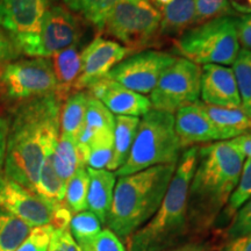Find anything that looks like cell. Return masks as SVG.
I'll return each instance as SVG.
<instances>
[{"label": "cell", "mask_w": 251, "mask_h": 251, "mask_svg": "<svg viewBox=\"0 0 251 251\" xmlns=\"http://www.w3.org/2000/svg\"><path fill=\"white\" fill-rule=\"evenodd\" d=\"M63 100L57 93L25 100L9 122L4 175L35 192L43 162L54 152Z\"/></svg>", "instance_id": "6da1fadb"}, {"label": "cell", "mask_w": 251, "mask_h": 251, "mask_svg": "<svg viewBox=\"0 0 251 251\" xmlns=\"http://www.w3.org/2000/svg\"><path fill=\"white\" fill-rule=\"evenodd\" d=\"M246 157L230 141L198 148L196 170L188 190V225L205 230L214 224L236 187Z\"/></svg>", "instance_id": "7a4b0ae2"}, {"label": "cell", "mask_w": 251, "mask_h": 251, "mask_svg": "<svg viewBox=\"0 0 251 251\" xmlns=\"http://www.w3.org/2000/svg\"><path fill=\"white\" fill-rule=\"evenodd\" d=\"M176 165H157L119 177L106 219L107 228L120 238H129L148 224L161 206Z\"/></svg>", "instance_id": "3957f363"}, {"label": "cell", "mask_w": 251, "mask_h": 251, "mask_svg": "<svg viewBox=\"0 0 251 251\" xmlns=\"http://www.w3.org/2000/svg\"><path fill=\"white\" fill-rule=\"evenodd\" d=\"M197 159L198 147L181 152L158 211L129 237V251H165L187 233L188 190Z\"/></svg>", "instance_id": "277c9868"}, {"label": "cell", "mask_w": 251, "mask_h": 251, "mask_svg": "<svg viewBox=\"0 0 251 251\" xmlns=\"http://www.w3.org/2000/svg\"><path fill=\"white\" fill-rule=\"evenodd\" d=\"M181 149L175 129V114L150 109L140 120L129 155L115 175L122 177L152 166L177 164Z\"/></svg>", "instance_id": "5b68a950"}, {"label": "cell", "mask_w": 251, "mask_h": 251, "mask_svg": "<svg viewBox=\"0 0 251 251\" xmlns=\"http://www.w3.org/2000/svg\"><path fill=\"white\" fill-rule=\"evenodd\" d=\"M237 17H225L188 28L175 39L181 57L196 64L233 65L241 50Z\"/></svg>", "instance_id": "8992f818"}, {"label": "cell", "mask_w": 251, "mask_h": 251, "mask_svg": "<svg viewBox=\"0 0 251 251\" xmlns=\"http://www.w3.org/2000/svg\"><path fill=\"white\" fill-rule=\"evenodd\" d=\"M159 26L161 12L150 0H120L101 31L124 43L131 52H140L156 42Z\"/></svg>", "instance_id": "52a82bcc"}, {"label": "cell", "mask_w": 251, "mask_h": 251, "mask_svg": "<svg viewBox=\"0 0 251 251\" xmlns=\"http://www.w3.org/2000/svg\"><path fill=\"white\" fill-rule=\"evenodd\" d=\"M201 68L186 58L176 59L150 93L153 109L175 114L178 109L199 100Z\"/></svg>", "instance_id": "ba28073f"}, {"label": "cell", "mask_w": 251, "mask_h": 251, "mask_svg": "<svg viewBox=\"0 0 251 251\" xmlns=\"http://www.w3.org/2000/svg\"><path fill=\"white\" fill-rule=\"evenodd\" d=\"M0 84L6 96L21 101L48 96L57 91L51 59L43 57L7 63L0 70Z\"/></svg>", "instance_id": "9c48e42d"}, {"label": "cell", "mask_w": 251, "mask_h": 251, "mask_svg": "<svg viewBox=\"0 0 251 251\" xmlns=\"http://www.w3.org/2000/svg\"><path fill=\"white\" fill-rule=\"evenodd\" d=\"M83 36L80 19L61 5L50 6L43 17L39 34L24 55L49 58L69 47L77 45Z\"/></svg>", "instance_id": "30bf717a"}, {"label": "cell", "mask_w": 251, "mask_h": 251, "mask_svg": "<svg viewBox=\"0 0 251 251\" xmlns=\"http://www.w3.org/2000/svg\"><path fill=\"white\" fill-rule=\"evenodd\" d=\"M177 57L157 50H144L125 58L105 78L140 94L151 93L164 71Z\"/></svg>", "instance_id": "8fae6325"}, {"label": "cell", "mask_w": 251, "mask_h": 251, "mask_svg": "<svg viewBox=\"0 0 251 251\" xmlns=\"http://www.w3.org/2000/svg\"><path fill=\"white\" fill-rule=\"evenodd\" d=\"M50 0H0V29L19 54H24L39 34Z\"/></svg>", "instance_id": "7c38bea8"}, {"label": "cell", "mask_w": 251, "mask_h": 251, "mask_svg": "<svg viewBox=\"0 0 251 251\" xmlns=\"http://www.w3.org/2000/svg\"><path fill=\"white\" fill-rule=\"evenodd\" d=\"M57 203L49 201L0 172V208L23 220L31 228L51 225Z\"/></svg>", "instance_id": "4fadbf2b"}, {"label": "cell", "mask_w": 251, "mask_h": 251, "mask_svg": "<svg viewBox=\"0 0 251 251\" xmlns=\"http://www.w3.org/2000/svg\"><path fill=\"white\" fill-rule=\"evenodd\" d=\"M130 54L129 49L117 41L100 36L94 39L81 50V74L75 85V92L87 90L103 79L115 65Z\"/></svg>", "instance_id": "5bb4252c"}, {"label": "cell", "mask_w": 251, "mask_h": 251, "mask_svg": "<svg viewBox=\"0 0 251 251\" xmlns=\"http://www.w3.org/2000/svg\"><path fill=\"white\" fill-rule=\"evenodd\" d=\"M175 129L181 148L221 141L220 135L200 100L184 106L175 113Z\"/></svg>", "instance_id": "9a60e30c"}, {"label": "cell", "mask_w": 251, "mask_h": 251, "mask_svg": "<svg viewBox=\"0 0 251 251\" xmlns=\"http://www.w3.org/2000/svg\"><path fill=\"white\" fill-rule=\"evenodd\" d=\"M200 97L206 105L241 108L240 93L233 69L219 64L202 65Z\"/></svg>", "instance_id": "2e32d148"}, {"label": "cell", "mask_w": 251, "mask_h": 251, "mask_svg": "<svg viewBox=\"0 0 251 251\" xmlns=\"http://www.w3.org/2000/svg\"><path fill=\"white\" fill-rule=\"evenodd\" d=\"M91 97L101 101L112 114L143 117L151 109V102L143 94L126 89L117 81L103 78L87 89Z\"/></svg>", "instance_id": "e0dca14e"}, {"label": "cell", "mask_w": 251, "mask_h": 251, "mask_svg": "<svg viewBox=\"0 0 251 251\" xmlns=\"http://www.w3.org/2000/svg\"><path fill=\"white\" fill-rule=\"evenodd\" d=\"M90 177L89 192H87V209L97 215L102 225L106 224L113 194H114L117 175L106 170H96L87 168Z\"/></svg>", "instance_id": "ac0fdd59"}, {"label": "cell", "mask_w": 251, "mask_h": 251, "mask_svg": "<svg viewBox=\"0 0 251 251\" xmlns=\"http://www.w3.org/2000/svg\"><path fill=\"white\" fill-rule=\"evenodd\" d=\"M57 81V96L63 101L75 92V85L81 74V50L79 43L62 50L51 57Z\"/></svg>", "instance_id": "d6986e66"}, {"label": "cell", "mask_w": 251, "mask_h": 251, "mask_svg": "<svg viewBox=\"0 0 251 251\" xmlns=\"http://www.w3.org/2000/svg\"><path fill=\"white\" fill-rule=\"evenodd\" d=\"M203 105L221 141L233 140L251 130V119L242 111V108L219 107L206 103Z\"/></svg>", "instance_id": "ffe728a7"}, {"label": "cell", "mask_w": 251, "mask_h": 251, "mask_svg": "<svg viewBox=\"0 0 251 251\" xmlns=\"http://www.w3.org/2000/svg\"><path fill=\"white\" fill-rule=\"evenodd\" d=\"M140 118L117 115L114 117V130H113V155L107 166V170L117 171L125 164L129 155L131 144L134 142Z\"/></svg>", "instance_id": "44dd1931"}, {"label": "cell", "mask_w": 251, "mask_h": 251, "mask_svg": "<svg viewBox=\"0 0 251 251\" xmlns=\"http://www.w3.org/2000/svg\"><path fill=\"white\" fill-rule=\"evenodd\" d=\"M194 0H172L161 11L159 36H179L193 25Z\"/></svg>", "instance_id": "7402d4cb"}, {"label": "cell", "mask_w": 251, "mask_h": 251, "mask_svg": "<svg viewBox=\"0 0 251 251\" xmlns=\"http://www.w3.org/2000/svg\"><path fill=\"white\" fill-rule=\"evenodd\" d=\"M89 98L90 93L87 91H76L67 97L61 108V134L77 141L85 122Z\"/></svg>", "instance_id": "603a6c76"}, {"label": "cell", "mask_w": 251, "mask_h": 251, "mask_svg": "<svg viewBox=\"0 0 251 251\" xmlns=\"http://www.w3.org/2000/svg\"><path fill=\"white\" fill-rule=\"evenodd\" d=\"M52 164L56 172L67 183L80 166H85L81 162L78 151L77 141L65 135L59 134L58 141L52 152Z\"/></svg>", "instance_id": "cb8c5ba5"}, {"label": "cell", "mask_w": 251, "mask_h": 251, "mask_svg": "<svg viewBox=\"0 0 251 251\" xmlns=\"http://www.w3.org/2000/svg\"><path fill=\"white\" fill-rule=\"evenodd\" d=\"M120 0H63L68 9L101 31L109 13Z\"/></svg>", "instance_id": "d4e9b609"}, {"label": "cell", "mask_w": 251, "mask_h": 251, "mask_svg": "<svg viewBox=\"0 0 251 251\" xmlns=\"http://www.w3.org/2000/svg\"><path fill=\"white\" fill-rule=\"evenodd\" d=\"M31 229L23 220L0 208V251H17Z\"/></svg>", "instance_id": "484cf974"}, {"label": "cell", "mask_w": 251, "mask_h": 251, "mask_svg": "<svg viewBox=\"0 0 251 251\" xmlns=\"http://www.w3.org/2000/svg\"><path fill=\"white\" fill-rule=\"evenodd\" d=\"M67 183L56 172L52 164V153L43 162L37 180L35 193L51 202H63Z\"/></svg>", "instance_id": "4316f807"}, {"label": "cell", "mask_w": 251, "mask_h": 251, "mask_svg": "<svg viewBox=\"0 0 251 251\" xmlns=\"http://www.w3.org/2000/svg\"><path fill=\"white\" fill-rule=\"evenodd\" d=\"M90 177L87 166H80L74 176L67 181L64 194V205L72 214L86 211L87 209V192H89Z\"/></svg>", "instance_id": "83f0119b"}, {"label": "cell", "mask_w": 251, "mask_h": 251, "mask_svg": "<svg viewBox=\"0 0 251 251\" xmlns=\"http://www.w3.org/2000/svg\"><path fill=\"white\" fill-rule=\"evenodd\" d=\"M231 69L236 78L241 108L251 119V51L241 48Z\"/></svg>", "instance_id": "f1b7e54d"}, {"label": "cell", "mask_w": 251, "mask_h": 251, "mask_svg": "<svg viewBox=\"0 0 251 251\" xmlns=\"http://www.w3.org/2000/svg\"><path fill=\"white\" fill-rule=\"evenodd\" d=\"M113 130L114 129H102L93 135L89 147L87 168L107 170L113 155Z\"/></svg>", "instance_id": "f546056e"}, {"label": "cell", "mask_w": 251, "mask_h": 251, "mask_svg": "<svg viewBox=\"0 0 251 251\" xmlns=\"http://www.w3.org/2000/svg\"><path fill=\"white\" fill-rule=\"evenodd\" d=\"M251 198V158H247L243 163L240 179L235 190L229 198L227 205L222 211L224 219H233L238 209Z\"/></svg>", "instance_id": "4dcf8cb0"}, {"label": "cell", "mask_w": 251, "mask_h": 251, "mask_svg": "<svg viewBox=\"0 0 251 251\" xmlns=\"http://www.w3.org/2000/svg\"><path fill=\"white\" fill-rule=\"evenodd\" d=\"M236 15L237 13L230 6L229 0H194V26L214 19Z\"/></svg>", "instance_id": "1f68e13d"}, {"label": "cell", "mask_w": 251, "mask_h": 251, "mask_svg": "<svg viewBox=\"0 0 251 251\" xmlns=\"http://www.w3.org/2000/svg\"><path fill=\"white\" fill-rule=\"evenodd\" d=\"M101 225L97 215L86 209L72 215L69 224V230L75 241L80 244L98 235L102 230Z\"/></svg>", "instance_id": "d6a6232c"}, {"label": "cell", "mask_w": 251, "mask_h": 251, "mask_svg": "<svg viewBox=\"0 0 251 251\" xmlns=\"http://www.w3.org/2000/svg\"><path fill=\"white\" fill-rule=\"evenodd\" d=\"M79 247L81 251H127L121 238L108 228L102 229L98 235L80 243Z\"/></svg>", "instance_id": "836d02e7"}, {"label": "cell", "mask_w": 251, "mask_h": 251, "mask_svg": "<svg viewBox=\"0 0 251 251\" xmlns=\"http://www.w3.org/2000/svg\"><path fill=\"white\" fill-rule=\"evenodd\" d=\"M52 231H54L52 225L33 228L17 251H48Z\"/></svg>", "instance_id": "e575fe53"}, {"label": "cell", "mask_w": 251, "mask_h": 251, "mask_svg": "<svg viewBox=\"0 0 251 251\" xmlns=\"http://www.w3.org/2000/svg\"><path fill=\"white\" fill-rule=\"evenodd\" d=\"M251 234V198L236 212L226 230L227 240Z\"/></svg>", "instance_id": "d590c367"}, {"label": "cell", "mask_w": 251, "mask_h": 251, "mask_svg": "<svg viewBox=\"0 0 251 251\" xmlns=\"http://www.w3.org/2000/svg\"><path fill=\"white\" fill-rule=\"evenodd\" d=\"M48 251H81L69 228H54Z\"/></svg>", "instance_id": "8d00e7d4"}, {"label": "cell", "mask_w": 251, "mask_h": 251, "mask_svg": "<svg viewBox=\"0 0 251 251\" xmlns=\"http://www.w3.org/2000/svg\"><path fill=\"white\" fill-rule=\"evenodd\" d=\"M236 27L240 46L251 51V14L237 17Z\"/></svg>", "instance_id": "74e56055"}, {"label": "cell", "mask_w": 251, "mask_h": 251, "mask_svg": "<svg viewBox=\"0 0 251 251\" xmlns=\"http://www.w3.org/2000/svg\"><path fill=\"white\" fill-rule=\"evenodd\" d=\"M19 51L12 40L0 29V70L18 56Z\"/></svg>", "instance_id": "f35d334b"}, {"label": "cell", "mask_w": 251, "mask_h": 251, "mask_svg": "<svg viewBox=\"0 0 251 251\" xmlns=\"http://www.w3.org/2000/svg\"><path fill=\"white\" fill-rule=\"evenodd\" d=\"M9 122L4 117L0 115V172L4 170L6 149H7Z\"/></svg>", "instance_id": "ab89813d"}, {"label": "cell", "mask_w": 251, "mask_h": 251, "mask_svg": "<svg viewBox=\"0 0 251 251\" xmlns=\"http://www.w3.org/2000/svg\"><path fill=\"white\" fill-rule=\"evenodd\" d=\"M221 251H251V234L228 240Z\"/></svg>", "instance_id": "60d3db41"}, {"label": "cell", "mask_w": 251, "mask_h": 251, "mask_svg": "<svg viewBox=\"0 0 251 251\" xmlns=\"http://www.w3.org/2000/svg\"><path fill=\"white\" fill-rule=\"evenodd\" d=\"M229 141H230V143L233 144L235 148L243 153L244 157L251 158V130Z\"/></svg>", "instance_id": "b9f144b4"}, {"label": "cell", "mask_w": 251, "mask_h": 251, "mask_svg": "<svg viewBox=\"0 0 251 251\" xmlns=\"http://www.w3.org/2000/svg\"><path fill=\"white\" fill-rule=\"evenodd\" d=\"M229 2L236 13L251 14V0H229Z\"/></svg>", "instance_id": "7bdbcfd3"}, {"label": "cell", "mask_w": 251, "mask_h": 251, "mask_svg": "<svg viewBox=\"0 0 251 251\" xmlns=\"http://www.w3.org/2000/svg\"><path fill=\"white\" fill-rule=\"evenodd\" d=\"M165 251H207L205 247L199 246V244H185L181 247H176L168 249Z\"/></svg>", "instance_id": "ee69618b"}, {"label": "cell", "mask_w": 251, "mask_h": 251, "mask_svg": "<svg viewBox=\"0 0 251 251\" xmlns=\"http://www.w3.org/2000/svg\"><path fill=\"white\" fill-rule=\"evenodd\" d=\"M155 1L157 5H159L161 7H163V6H166L168 4H170L172 0H155Z\"/></svg>", "instance_id": "f6af8a7d"}]
</instances>
